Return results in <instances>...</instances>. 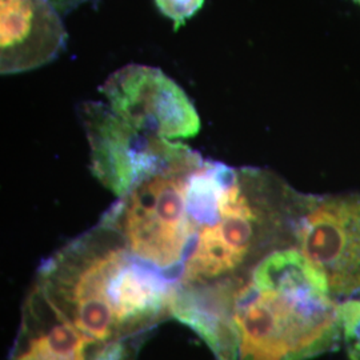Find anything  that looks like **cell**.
Segmentation results:
<instances>
[{"mask_svg":"<svg viewBox=\"0 0 360 360\" xmlns=\"http://www.w3.org/2000/svg\"><path fill=\"white\" fill-rule=\"evenodd\" d=\"M196 153L186 148L163 169L119 198L102 218L131 255L179 283L193 250L186 180Z\"/></svg>","mask_w":360,"mask_h":360,"instance_id":"3","label":"cell"},{"mask_svg":"<svg viewBox=\"0 0 360 360\" xmlns=\"http://www.w3.org/2000/svg\"><path fill=\"white\" fill-rule=\"evenodd\" d=\"M354 1H356V3H358V4H360V0H354Z\"/></svg>","mask_w":360,"mask_h":360,"instance_id":"14","label":"cell"},{"mask_svg":"<svg viewBox=\"0 0 360 360\" xmlns=\"http://www.w3.org/2000/svg\"><path fill=\"white\" fill-rule=\"evenodd\" d=\"M52 4L58 8L59 13H70L74 8H77V6L86 3L87 0H50Z\"/></svg>","mask_w":360,"mask_h":360,"instance_id":"13","label":"cell"},{"mask_svg":"<svg viewBox=\"0 0 360 360\" xmlns=\"http://www.w3.org/2000/svg\"><path fill=\"white\" fill-rule=\"evenodd\" d=\"M158 10L167 16L174 23V30L178 31L184 26L195 13H198L205 0H154Z\"/></svg>","mask_w":360,"mask_h":360,"instance_id":"12","label":"cell"},{"mask_svg":"<svg viewBox=\"0 0 360 360\" xmlns=\"http://www.w3.org/2000/svg\"><path fill=\"white\" fill-rule=\"evenodd\" d=\"M37 284L77 330L101 343L148 335L172 318L176 287L131 255L102 221L49 257Z\"/></svg>","mask_w":360,"mask_h":360,"instance_id":"1","label":"cell"},{"mask_svg":"<svg viewBox=\"0 0 360 360\" xmlns=\"http://www.w3.org/2000/svg\"><path fill=\"white\" fill-rule=\"evenodd\" d=\"M50 0H0V70L11 75L51 63L67 43Z\"/></svg>","mask_w":360,"mask_h":360,"instance_id":"7","label":"cell"},{"mask_svg":"<svg viewBox=\"0 0 360 360\" xmlns=\"http://www.w3.org/2000/svg\"><path fill=\"white\" fill-rule=\"evenodd\" d=\"M238 360H309L342 335L326 275L297 247H282L250 271L235 307Z\"/></svg>","mask_w":360,"mask_h":360,"instance_id":"2","label":"cell"},{"mask_svg":"<svg viewBox=\"0 0 360 360\" xmlns=\"http://www.w3.org/2000/svg\"><path fill=\"white\" fill-rule=\"evenodd\" d=\"M247 276L176 284L171 297V316L199 335L217 360H238L235 307Z\"/></svg>","mask_w":360,"mask_h":360,"instance_id":"8","label":"cell"},{"mask_svg":"<svg viewBox=\"0 0 360 360\" xmlns=\"http://www.w3.org/2000/svg\"><path fill=\"white\" fill-rule=\"evenodd\" d=\"M146 338L147 335H141L104 343L94 360H138Z\"/></svg>","mask_w":360,"mask_h":360,"instance_id":"11","label":"cell"},{"mask_svg":"<svg viewBox=\"0 0 360 360\" xmlns=\"http://www.w3.org/2000/svg\"><path fill=\"white\" fill-rule=\"evenodd\" d=\"M103 345L77 330L35 283L8 360H94Z\"/></svg>","mask_w":360,"mask_h":360,"instance_id":"9","label":"cell"},{"mask_svg":"<svg viewBox=\"0 0 360 360\" xmlns=\"http://www.w3.org/2000/svg\"><path fill=\"white\" fill-rule=\"evenodd\" d=\"M101 92L116 115L155 138H195L200 117L187 94L159 68L129 65L104 82Z\"/></svg>","mask_w":360,"mask_h":360,"instance_id":"6","label":"cell"},{"mask_svg":"<svg viewBox=\"0 0 360 360\" xmlns=\"http://www.w3.org/2000/svg\"><path fill=\"white\" fill-rule=\"evenodd\" d=\"M292 239L326 275L333 295L360 290V195H296Z\"/></svg>","mask_w":360,"mask_h":360,"instance_id":"4","label":"cell"},{"mask_svg":"<svg viewBox=\"0 0 360 360\" xmlns=\"http://www.w3.org/2000/svg\"><path fill=\"white\" fill-rule=\"evenodd\" d=\"M90 144L92 175L117 198H123L176 159L183 143L155 138L135 129L103 103L80 108Z\"/></svg>","mask_w":360,"mask_h":360,"instance_id":"5","label":"cell"},{"mask_svg":"<svg viewBox=\"0 0 360 360\" xmlns=\"http://www.w3.org/2000/svg\"><path fill=\"white\" fill-rule=\"evenodd\" d=\"M342 336L349 360H360V299H349L339 306Z\"/></svg>","mask_w":360,"mask_h":360,"instance_id":"10","label":"cell"}]
</instances>
